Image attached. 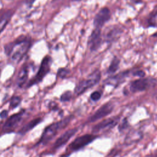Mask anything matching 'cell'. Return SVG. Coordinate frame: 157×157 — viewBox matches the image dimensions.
I'll list each match as a JSON object with an SVG mask.
<instances>
[{"label": "cell", "mask_w": 157, "mask_h": 157, "mask_svg": "<svg viewBox=\"0 0 157 157\" xmlns=\"http://www.w3.org/2000/svg\"><path fill=\"white\" fill-rule=\"evenodd\" d=\"M129 127V123L127 119V118H124L122 121L119 123L118 126V130L120 132H123L126 129Z\"/></svg>", "instance_id": "obj_21"}, {"label": "cell", "mask_w": 157, "mask_h": 157, "mask_svg": "<svg viewBox=\"0 0 157 157\" xmlns=\"http://www.w3.org/2000/svg\"><path fill=\"white\" fill-rule=\"evenodd\" d=\"M101 72L96 69L93 71L87 77V78L80 80L74 88V93L77 96L82 94L88 89L98 84L101 80Z\"/></svg>", "instance_id": "obj_3"}, {"label": "cell", "mask_w": 157, "mask_h": 157, "mask_svg": "<svg viewBox=\"0 0 157 157\" xmlns=\"http://www.w3.org/2000/svg\"><path fill=\"white\" fill-rule=\"evenodd\" d=\"M32 44L30 37L21 36L4 45V52L10 59L18 64L29 51Z\"/></svg>", "instance_id": "obj_1"}, {"label": "cell", "mask_w": 157, "mask_h": 157, "mask_svg": "<svg viewBox=\"0 0 157 157\" xmlns=\"http://www.w3.org/2000/svg\"><path fill=\"white\" fill-rule=\"evenodd\" d=\"M153 36H155V37H157V32L156 33H155V34H153Z\"/></svg>", "instance_id": "obj_31"}, {"label": "cell", "mask_w": 157, "mask_h": 157, "mask_svg": "<svg viewBox=\"0 0 157 157\" xmlns=\"http://www.w3.org/2000/svg\"><path fill=\"white\" fill-rule=\"evenodd\" d=\"M28 76L29 67L28 65L24 64L20 70L17 77L16 83L17 86L20 88L23 87L24 85L26 83V82L28 79Z\"/></svg>", "instance_id": "obj_16"}, {"label": "cell", "mask_w": 157, "mask_h": 157, "mask_svg": "<svg viewBox=\"0 0 157 157\" xmlns=\"http://www.w3.org/2000/svg\"><path fill=\"white\" fill-rule=\"evenodd\" d=\"M102 96V92L101 91L97 90V91H93L91 94L90 98V99L92 101L97 102V101H98L101 98Z\"/></svg>", "instance_id": "obj_23"}, {"label": "cell", "mask_w": 157, "mask_h": 157, "mask_svg": "<svg viewBox=\"0 0 157 157\" xmlns=\"http://www.w3.org/2000/svg\"><path fill=\"white\" fill-rule=\"evenodd\" d=\"M120 63V59L117 56H114L112 59L106 71V73L110 75L115 74L119 69Z\"/></svg>", "instance_id": "obj_19"}, {"label": "cell", "mask_w": 157, "mask_h": 157, "mask_svg": "<svg viewBox=\"0 0 157 157\" xmlns=\"http://www.w3.org/2000/svg\"><path fill=\"white\" fill-rule=\"evenodd\" d=\"M49 108L50 109H52V110H54V111H56L57 110H58V105L56 102H51L49 104Z\"/></svg>", "instance_id": "obj_26"}, {"label": "cell", "mask_w": 157, "mask_h": 157, "mask_svg": "<svg viewBox=\"0 0 157 157\" xmlns=\"http://www.w3.org/2000/svg\"><path fill=\"white\" fill-rule=\"evenodd\" d=\"M14 12L12 10H9L4 12L0 17V34L4 31L10 19L12 18Z\"/></svg>", "instance_id": "obj_18"}, {"label": "cell", "mask_w": 157, "mask_h": 157, "mask_svg": "<svg viewBox=\"0 0 157 157\" xmlns=\"http://www.w3.org/2000/svg\"><path fill=\"white\" fill-rule=\"evenodd\" d=\"M36 1V0H25V4L28 7L31 8Z\"/></svg>", "instance_id": "obj_27"}, {"label": "cell", "mask_w": 157, "mask_h": 157, "mask_svg": "<svg viewBox=\"0 0 157 157\" xmlns=\"http://www.w3.org/2000/svg\"><path fill=\"white\" fill-rule=\"evenodd\" d=\"M156 100H157V95L156 96Z\"/></svg>", "instance_id": "obj_33"}, {"label": "cell", "mask_w": 157, "mask_h": 157, "mask_svg": "<svg viewBox=\"0 0 157 157\" xmlns=\"http://www.w3.org/2000/svg\"><path fill=\"white\" fill-rule=\"evenodd\" d=\"M74 118V116L73 115H69L62 120L53 123L47 126L44 130L37 144H42L44 145L48 144L60 131L67 127Z\"/></svg>", "instance_id": "obj_2"}, {"label": "cell", "mask_w": 157, "mask_h": 157, "mask_svg": "<svg viewBox=\"0 0 157 157\" xmlns=\"http://www.w3.org/2000/svg\"><path fill=\"white\" fill-rule=\"evenodd\" d=\"M143 136L144 134L142 131L139 130H132L126 134L124 140V144L126 146L131 145L140 141L142 139Z\"/></svg>", "instance_id": "obj_15"}, {"label": "cell", "mask_w": 157, "mask_h": 157, "mask_svg": "<svg viewBox=\"0 0 157 157\" xmlns=\"http://www.w3.org/2000/svg\"><path fill=\"white\" fill-rule=\"evenodd\" d=\"M21 102V97L18 96H14L11 98L10 100V104H9V108L11 109H13L16 107H17Z\"/></svg>", "instance_id": "obj_20"}, {"label": "cell", "mask_w": 157, "mask_h": 157, "mask_svg": "<svg viewBox=\"0 0 157 157\" xmlns=\"http://www.w3.org/2000/svg\"><path fill=\"white\" fill-rule=\"evenodd\" d=\"M114 104L109 101L101 105L95 112L90 116L86 120L85 124L94 123L104 117L110 115L114 109Z\"/></svg>", "instance_id": "obj_7"}, {"label": "cell", "mask_w": 157, "mask_h": 157, "mask_svg": "<svg viewBox=\"0 0 157 157\" xmlns=\"http://www.w3.org/2000/svg\"><path fill=\"white\" fill-rule=\"evenodd\" d=\"M78 129L79 128L78 127H75L65 131L56 140L52 147L53 148L54 150H58L66 145L67 142L71 139V137H72L77 132Z\"/></svg>", "instance_id": "obj_12"}, {"label": "cell", "mask_w": 157, "mask_h": 157, "mask_svg": "<svg viewBox=\"0 0 157 157\" xmlns=\"http://www.w3.org/2000/svg\"><path fill=\"white\" fill-rule=\"evenodd\" d=\"M111 18V12L107 7L101 8L93 18V26L95 28L101 29Z\"/></svg>", "instance_id": "obj_9"}, {"label": "cell", "mask_w": 157, "mask_h": 157, "mask_svg": "<svg viewBox=\"0 0 157 157\" xmlns=\"http://www.w3.org/2000/svg\"><path fill=\"white\" fill-rule=\"evenodd\" d=\"M98 136L92 134H85L76 137L68 146V148L71 151L74 152L78 151L88 145L92 143L98 138Z\"/></svg>", "instance_id": "obj_6"}, {"label": "cell", "mask_w": 157, "mask_h": 157, "mask_svg": "<svg viewBox=\"0 0 157 157\" xmlns=\"http://www.w3.org/2000/svg\"><path fill=\"white\" fill-rule=\"evenodd\" d=\"M157 84V80L151 77H141L131 81L129 85V90L132 93L142 92L151 88L154 87Z\"/></svg>", "instance_id": "obj_5"}, {"label": "cell", "mask_w": 157, "mask_h": 157, "mask_svg": "<svg viewBox=\"0 0 157 157\" xmlns=\"http://www.w3.org/2000/svg\"><path fill=\"white\" fill-rule=\"evenodd\" d=\"M142 0H131V1L134 4H139L142 2Z\"/></svg>", "instance_id": "obj_29"}, {"label": "cell", "mask_w": 157, "mask_h": 157, "mask_svg": "<svg viewBox=\"0 0 157 157\" xmlns=\"http://www.w3.org/2000/svg\"><path fill=\"white\" fill-rule=\"evenodd\" d=\"M25 112V110H21L20 112L13 114L8 118L3 125V129L5 131H9L19 124L23 119Z\"/></svg>", "instance_id": "obj_14"}, {"label": "cell", "mask_w": 157, "mask_h": 157, "mask_svg": "<svg viewBox=\"0 0 157 157\" xmlns=\"http://www.w3.org/2000/svg\"><path fill=\"white\" fill-rule=\"evenodd\" d=\"M131 75L134 77H138L139 78L144 77L145 75V72L141 69L139 70H135L131 72Z\"/></svg>", "instance_id": "obj_25"}, {"label": "cell", "mask_w": 157, "mask_h": 157, "mask_svg": "<svg viewBox=\"0 0 157 157\" xmlns=\"http://www.w3.org/2000/svg\"><path fill=\"white\" fill-rule=\"evenodd\" d=\"M130 74H131L130 70L121 71L115 75L109 77L104 81V83L106 85H111L114 88H117L126 80Z\"/></svg>", "instance_id": "obj_10"}, {"label": "cell", "mask_w": 157, "mask_h": 157, "mask_svg": "<svg viewBox=\"0 0 157 157\" xmlns=\"http://www.w3.org/2000/svg\"><path fill=\"white\" fill-rule=\"evenodd\" d=\"M72 96V93L71 91H64L60 96V101L62 102H66L69 101Z\"/></svg>", "instance_id": "obj_22"}, {"label": "cell", "mask_w": 157, "mask_h": 157, "mask_svg": "<svg viewBox=\"0 0 157 157\" xmlns=\"http://www.w3.org/2000/svg\"><path fill=\"white\" fill-rule=\"evenodd\" d=\"M52 63L51 56L47 55L43 59L40 63L39 69L36 74L27 83L26 87L29 88L34 85H36L42 81L43 78L50 72Z\"/></svg>", "instance_id": "obj_4"}, {"label": "cell", "mask_w": 157, "mask_h": 157, "mask_svg": "<svg viewBox=\"0 0 157 157\" xmlns=\"http://www.w3.org/2000/svg\"><path fill=\"white\" fill-rule=\"evenodd\" d=\"M103 42L101 29L94 28L87 40V46L91 52L97 51Z\"/></svg>", "instance_id": "obj_8"}, {"label": "cell", "mask_w": 157, "mask_h": 157, "mask_svg": "<svg viewBox=\"0 0 157 157\" xmlns=\"http://www.w3.org/2000/svg\"><path fill=\"white\" fill-rule=\"evenodd\" d=\"M70 72V71L67 69V68H64V67H61V68H59L58 70V72H57V75L58 77H59V78H65Z\"/></svg>", "instance_id": "obj_24"}, {"label": "cell", "mask_w": 157, "mask_h": 157, "mask_svg": "<svg viewBox=\"0 0 157 157\" xmlns=\"http://www.w3.org/2000/svg\"><path fill=\"white\" fill-rule=\"evenodd\" d=\"M8 116V111L7 110H3L0 112V118L2 119L7 118Z\"/></svg>", "instance_id": "obj_28"}, {"label": "cell", "mask_w": 157, "mask_h": 157, "mask_svg": "<svg viewBox=\"0 0 157 157\" xmlns=\"http://www.w3.org/2000/svg\"><path fill=\"white\" fill-rule=\"evenodd\" d=\"M42 120L41 118H37L35 119H33L31 120L29 122L26 123L25 125H24L18 132L19 134L24 135L26 133H27L28 131L33 129L35 126H36L37 124L40 123L42 122Z\"/></svg>", "instance_id": "obj_17"}, {"label": "cell", "mask_w": 157, "mask_h": 157, "mask_svg": "<svg viewBox=\"0 0 157 157\" xmlns=\"http://www.w3.org/2000/svg\"><path fill=\"white\" fill-rule=\"evenodd\" d=\"M2 70V63H0V76H1V74Z\"/></svg>", "instance_id": "obj_30"}, {"label": "cell", "mask_w": 157, "mask_h": 157, "mask_svg": "<svg viewBox=\"0 0 157 157\" xmlns=\"http://www.w3.org/2000/svg\"><path fill=\"white\" fill-rule=\"evenodd\" d=\"M73 1H82V0H72Z\"/></svg>", "instance_id": "obj_32"}, {"label": "cell", "mask_w": 157, "mask_h": 157, "mask_svg": "<svg viewBox=\"0 0 157 157\" xmlns=\"http://www.w3.org/2000/svg\"><path fill=\"white\" fill-rule=\"evenodd\" d=\"M120 120V117H112L106 118L101 122L96 124L92 128L91 132L93 134L99 132L101 131L108 130L113 128L118 123Z\"/></svg>", "instance_id": "obj_11"}, {"label": "cell", "mask_w": 157, "mask_h": 157, "mask_svg": "<svg viewBox=\"0 0 157 157\" xmlns=\"http://www.w3.org/2000/svg\"><path fill=\"white\" fill-rule=\"evenodd\" d=\"M123 32V30L118 26H110L105 31L102 36L103 40L107 44H112L120 37Z\"/></svg>", "instance_id": "obj_13"}]
</instances>
